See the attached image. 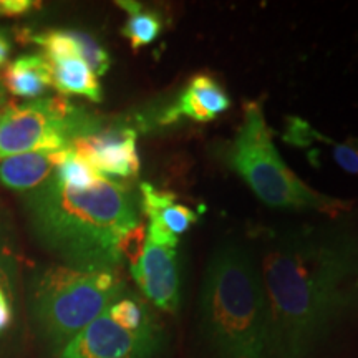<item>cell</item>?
<instances>
[{"mask_svg": "<svg viewBox=\"0 0 358 358\" xmlns=\"http://www.w3.org/2000/svg\"><path fill=\"white\" fill-rule=\"evenodd\" d=\"M124 282L116 271L53 266L34 282L32 307L40 332L62 348L122 299Z\"/></svg>", "mask_w": 358, "mask_h": 358, "instance_id": "cell-5", "label": "cell"}, {"mask_svg": "<svg viewBox=\"0 0 358 358\" xmlns=\"http://www.w3.org/2000/svg\"><path fill=\"white\" fill-rule=\"evenodd\" d=\"M0 80L13 96L37 100L52 88L50 62L43 55H22L3 69Z\"/></svg>", "mask_w": 358, "mask_h": 358, "instance_id": "cell-12", "label": "cell"}, {"mask_svg": "<svg viewBox=\"0 0 358 358\" xmlns=\"http://www.w3.org/2000/svg\"><path fill=\"white\" fill-rule=\"evenodd\" d=\"M201 329L217 358H271L268 308L256 261L248 248L219 245L201 290Z\"/></svg>", "mask_w": 358, "mask_h": 358, "instance_id": "cell-3", "label": "cell"}, {"mask_svg": "<svg viewBox=\"0 0 358 358\" xmlns=\"http://www.w3.org/2000/svg\"><path fill=\"white\" fill-rule=\"evenodd\" d=\"M12 320H13V313H12L10 302H8L6 290H3L2 284H0V334L12 325Z\"/></svg>", "mask_w": 358, "mask_h": 358, "instance_id": "cell-23", "label": "cell"}, {"mask_svg": "<svg viewBox=\"0 0 358 358\" xmlns=\"http://www.w3.org/2000/svg\"><path fill=\"white\" fill-rule=\"evenodd\" d=\"M40 3L30 0H0V17H19L38 8Z\"/></svg>", "mask_w": 358, "mask_h": 358, "instance_id": "cell-22", "label": "cell"}, {"mask_svg": "<svg viewBox=\"0 0 358 358\" xmlns=\"http://www.w3.org/2000/svg\"><path fill=\"white\" fill-rule=\"evenodd\" d=\"M133 279L145 297L159 310L176 313L181 306V272L176 248L146 241L140 262L131 268Z\"/></svg>", "mask_w": 358, "mask_h": 358, "instance_id": "cell-9", "label": "cell"}, {"mask_svg": "<svg viewBox=\"0 0 358 358\" xmlns=\"http://www.w3.org/2000/svg\"><path fill=\"white\" fill-rule=\"evenodd\" d=\"M53 178L57 179L58 185L70 187V189L82 191L95 186L96 182L100 181L101 174H98L95 169L90 166L87 161L78 158L70 148V155L66 156L64 163L57 168Z\"/></svg>", "mask_w": 358, "mask_h": 358, "instance_id": "cell-19", "label": "cell"}, {"mask_svg": "<svg viewBox=\"0 0 358 358\" xmlns=\"http://www.w3.org/2000/svg\"><path fill=\"white\" fill-rule=\"evenodd\" d=\"M73 35L78 43L80 58L90 66V70H92L96 77L105 75L106 71L110 70L111 65V58L108 55V52H106L95 38L90 37L88 34L73 30Z\"/></svg>", "mask_w": 358, "mask_h": 358, "instance_id": "cell-20", "label": "cell"}, {"mask_svg": "<svg viewBox=\"0 0 358 358\" xmlns=\"http://www.w3.org/2000/svg\"><path fill=\"white\" fill-rule=\"evenodd\" d=\"M106 313L115 324L129 330V332H155V330H158L146 306L138 299H118Z\"/></svg>", "mask_w": 358, "mask_h": 358, "instance_id": "cell-17", "label": "cell"}, {"mask_svg": "<svg viewBox=\"0 0 358 358\" xmlns=\"http://www.w3.org/2000/svg\"><path fill=\"white\" fill-rule=\"evenodd\" d=\"M29 42L43 48L45 58L48 62L80 58L78 43L73 30H48V32L29 35Z\"/></svg>", "mask_w": 358, "mask_h": 358, "instance_id": "cell-18", "label": "cell"}, {"mask_svg": "<svg viewBox=\"0 0 358 358\" xmlns=\"http://www.w3.org/2000/svg\"><path fill=\"white\" fill-rule=\"evenodd\" d=\"M70 155V146L55 153H22L0 161V182L8 189L30 192L57 171Z\"/></svg>", "mask_w": 358, "mask_h": 358, "instance_id": "cell-11", "label": "cell"}, {"mask_svg": "<svg viewBox=\"0 0 358 358\" xmlns=\"http://www.w3.org/2000/svg\"><path fill=\"white\" fill-rule=\"evenodd\" d=\"M24 206L40 243L82 271H115L122 262L120 237L140 224L129 187L105 176L82 191L58 185L52 176L25 192Z\"/></svg>", "mask_w": 358, "mask_h": 358, "instance_id": "cell-2", "label": "cell"}, {"mask_svg": "<svg viewBox=\"0 0 358 358\" xmlns=\"http://www.w3.org/2000/svg\"><path fill=\"white\" fill-rule=\"evenodd\" d=\"M71 151L105 178H134L140 171L136 131L106 128L71 141Z\"/></svg>", "mask_w": 358, "mask_h": 358, "instance_id": "cell-8", "label": "cell"}, {"mask_svg": "<svg viewBox=\"0 0 358 358\" xmlns=\"http://www.w3.org/2000/svg\"><path fill=\"white\" fill-rule=\"evenodd\" d=\"M3 227H2V217H0V261H2V256H3Z\"/></svg>", "mask_w": 358, "mask_h": 358, "instance_id": "cell-25", "label": "cell"}, {"mask_svg": "<svg viewBox=\"0 0 358 358\" xmlns=\"http://www.w3.org/2000/svg\"><path fill=\"white\" fill-rule=\"evenodd\" d=\"M140 189L143 211L150 219V224L179 237L198 221V214L187 206L176 203L173 192L156 189L150 182H143Z\"/></svg>", "mask_w": 358, "mask_h": 358, "instance_id": "cell-13", "label": "cell"}, {"mask_svg": "<svg viewBox=\"0 0 358 358\" xmlns=\"http://www.w3.org/2000/svg\"><path fill=\"white\" fill-rule=\"evenodd\" d=\"M231 169L248 182L262 203L271 208L317 211L337 216L348 203L320 194L308 187L280 158L272 141L261 101L245 105L244 120L226 150Z\"/></svg>", "mask_w": 358, "mask_h": 358, "instance_id": "cell-4", "label": "cell"}, {"mask_svg": "<svg viewBox=\"0 0 358 358\" xmlns=\"http://www.w3.org/2000/svg\"><path fill=\"white\" fill-rule=\"evenodd\" d=\"M261 279L271 358H310L358 287V236L338 227H297L264 245Z\"/></svg>", "mask_w": 358, "mask_h": 358, "instance_id": "cell-1", "label": "cell"}, {"mask_svg": "<svg viewBox=\"0 0 358 358\" xmlns=\"http://www.w3.org/2000/svg\"><path fill=\"white\" fill-rule=\"evenodd\" d=\"M146 241L148 232L146 227L143 226L141 222L136 224L131 229H128L122 237H120L118 254L120 257L128 261L129 268H133L138 262H140L143 252H145Z\"/></svg>", "mask_w": 358, "mask_h": 358, "instance_id": "cell-21", "label": "cell"}, {"mask_svg": "<svg viewBox=\"0 0 358 358\" xmlns=\"http://www.w3.org/2000/svg\"><path fill=\"white\" fill-rule=\"evenodd\" d=\"M50 66L52 87L57 88L62 95H80L92 101H101V85L82 58L50 62Z\"/></svg>", "mask_w": 358, "mask_h": 358, "instance_id": "cell-15", "label": "cell"}, {"mask_svg": "<svg viewBox=\"0 0 358 358\" xmlns=\"http://www.w3.org/2000/svg\"><path fill=\"white\" fill-rule=\"evenodd\" d=\"M8 55H10V43H8V40L0 34V65L6 64Z\"/></svg>", "mask_w": 358, "mask_h": 358, "instance_id": "cell-24", "label": "cell"}, {"mask_svg": "<svg viewBox=\"0 0 358 358\" xmlns=\"http://www.w3.org/2000/svg\"><path fill=\"white\" fill-rule=\"evenodd\" d=\"M100 129L64 95L8 103L0 111V161L22 153H55Z\"/></svg>", "mask_w": 358, "mask_h": 358, "instance_id": "cell-6", "label": "cell"}, {"mask_svg": "<svg viewBox=\"0 0 358 358\" xmlns=\"http://www.w3.org/2000/svg\"><path fill=\"white\" fill-rule=\"evenodd\" d=\"M116 3L128 13V20L122 29V34L129 40L133 50H140L159 37L163 30V19L158 12L145 8L138 2H129V0Z\"/></svg>", "mask_w": 358, "mask_h": 358, "instance_id": "cell-16", "label": "cell"}, {"mask_svg": "<svg viewBox=\"0 0 358 358\" xmlns=\"http://www.w3.org/2000/svg\"><path fill=\"white\" fill-rule=\"evenodd\" d=\"M284 140L290 145L301 148H306L312 143H322V145L330 148V156L343 171L358 176V138H348L347 141L337 143L320 134L303 120L289 118Z\"/></svg>", "mask_w": 358, "mask_h": 358, "instance_id": "cell-14", "label": "cell"}, {"mask_svg": "<svg viewBox=\"0 0 358 358\" xmlns=\"http://www.w3.org/2000/svg\"><path fill=\"white\" fill-rule=\"evenodd\" d=\"M159 334L129 332L103 313L60 348L57 358H153Z\"/></svg>", "mask_w": 358, "mask_h": 358, "instance_id": "cell-7", "label": "cell"}, {"mask_svg": "<svg viewBox=\"0 0 358 358\" xmlns=\"http://www.w3.org/2000/svg\"><path fill=\"white\" fill-rule=\"evenodd\" d=\"M231 106L226 92L208 75H198L187 85L181 96L163 113L161 123L171 124L179 118L211 122Z\"/></svg>", "mask_w": 358, "mask_h": 358, "instance_id": "cell-10", "label": "cell"}]
</instances>
